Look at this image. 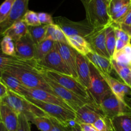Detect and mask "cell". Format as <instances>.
I'll return each mask as SVG.
<instances>
[{"label":"cell","instance_id":"1","mask_svg":"<svg viewBox=\"0 0 131 131\" xmlns=\"http://www.w3.org/2000/svg\"><path fill=\"white\" fill-rule=\"evenodd\" d=\"M4 72L16 78L26 86L39 88L56 95L45 79L44 70L35 59L24 60L20 63L7 69Z\"/></svg>","mask_w":131,"mask_h":131},{"label":"cell","instance_id":"2","mask_svg":"<svg viewBox=\"0 0 131 131\" xmlns=\"http://www.w3.org/2000/svg\"><path fill=\"white\" fill-rule=\"evenodd\" d=\"M84 6L86 20L95 28L110 26L112 23L109 6L103 0H80Z\"/></svg>","mask_w":131,"mask_h":131},{"label":"cell","instance_id":"3","mask_svg":"<svg viewBox=\"0 0 131 131\" xmlns=\"http://www.w3.org/2000/svg\"><path fill=\"white\" fill-rule=\"evenodd\" d=\"M2 102L11 107L18 115H24L29 122L37 116H49L42 110L26 99L24 96L17 94L8 89Z\"/></svg>","mask_w":131,"mask_h":131},{"label":"cell","instance_id":"4","mask_svg":"<svg viewBox=\"0 0 131 131\" xmlns=\"http://www.w3.org/2000/svg\"><path fill=\"white\" fill-rule=\"evenodd\" d=\"M90 84L88 89L92 101L100 106L102 100L109 93H111V88L101 73L90 62Z\"/></svg>","mask_w":131,"mask_h":131},{"label":"cell","instance_id":"5","mask_svg":"<svg viewBox=\"0 0 131 131\" xmlns=\"http://www.w3.org/2000/svg\"><path fill=\"white\" fill-rule=\"evenodd\" d=\"M24 97L29 102L39 107L49 117L56 119L64 125H70V122L75 121V113L72 110H69L59 105L33 99L29 97Z\"/></svg>","mask_w":131,"mask_h":131},{"label":"cell","instance_id":"6","mask_svg":"<svg viewBox=\"0 0 131 131\" xmlns=\"http://www.w3.org/2000/svg\"><path fill=\"white\" fill-rule=\"evenodd\" d=\"M53 19L54 24H57L67 37L78 35L86 38L95 29L86 20L75 22L64 17H56Z\"/></svg>","mask_w":131,"mask_h":131},{"label":"cell","instance_id":"7","mask_svg":"<svg viewBox=\"0 0 131 131\" xmlns=\"http://www.w3.org/2000/svg\"><path fill=\"white\" fill-rule=\"evenodd\" d=\"M43 75H44V78L46 82L52 88L55 94L60 97L63 101H65L75 113L84 104L93 102L92 100L83 98V97L75 94L74 92L69 90L67 88H64L58 83L54 81L53 80L49 79L48 77L46 76L44 74V72H43Z\"/></svg>","mask_w":131,"mask_h":131},{"label":"cell","instance_id":"8","mask_svg":"<svg viewBox=\"0 0 131 131\" xmlns=\"http://www.w3.org/2000/svg\"><path fill=\"white\" fill-rule=\"evenodd\" d=\"M44 74L49 79L56 82L69 90L74 92L75 94L83 98L92 100L88 89L85 88L78 79L72 75H65L56 72L47 70H44Z\"/></svg>","mask_w":131,"mask_h":131},{"label":"cell","instance_id":"9","mask_svg":"<svg viewBox=\"0 0 131 131\" xmlns=\"http://www.w3.org/2000/svg\"><path fill=\"white\" fill-rule=\"evenodd\" d=\"M105 116L113 119L115 116L131 113V106L125 102L120 101L113 92L109 93L100 104Z\"/></svg>","mask_w":131,"mask_h":131},{"label":"cell","instance_id":"10","mask_svg":"<svg viewBox=\"0 0 131 131\" xmlns=\"http://www.w3.org/2000/svg\"><path fill=\"white\" fill-rule=\"evenodd\" d=\"M37 61L38 65L44 70L72 75L70 70L59 53L56 45L47 56L40 61Z\"/></svg>","mask_w":131,"mask_h":131},{"label":"cell","instance_id":"11","mask_svg":"<svg viewBox=\"0 0 131 131\" xmlns=\"http://www.w3.org/2000/svg\"><path fill=\"white\" fill-rule=\"evenodd\" d=\"M102 117H106L99 105L95 102L84 104L75 112V122L77 124H92Z\"/></svg>","mask_w":131,"mask_h":131},{"label":"cell","instance_id":"12","mask_svg":"<svg viewBox=\"0 0 131 131\" xmlns=\"http://www.w3.org/2000/svg\"><path fill=\"white\" fill-rule=\"evenodd\" d=\"M21 95L24 97H29L33 99L42 101L43 102L59 105L69 110H72L69 107V105L58 96L54 95L47 91L39 88H29L25 86L24 90L22 92Z\"/></svg>","mask_w":131,"mask_h":131},{"label":"cell","instance_id":"13","mask_svg":"<svg viewBox=\"0 0 131 131\" xmlns=\"http://www.w3.org/2000/svg\"><path fill=\"white\" fill-rule=\"evenodd\" d=\"M107 26L95 28L94 31L91 33L85 39L90 45L91 48L93 52L111 60L106 48L105 31Z\"/></svg>","mask_w":131,"mask_h":131},{"label":"cell","instance_id":"14","mask_svg":"<svg viewBox=\"0 0 131 131\" xmlns=\"http://www.w3.org/2000/svg\"><path fill=\"white\" fill-rule=\"evenodd\" d=\"M29 0H15L11 12L8 19L0 24V36L14 23L23 19V17L28 10Z\"/></svg>","mask_w":131,"mask_h":131},{"label":"cell","instance_id":"15","mask_svg":"<svg viewBox=\"0 0 131 131\" xmlns=\"http://www.w3.org/2000/svg\"><path fill=\"white\" fill-rule=\"evenodd\" d=\"M55 45L61 58L70 70L72 76L78 79L76 63L77 51L68 43H63V42H55Z\"/></svg>","mask_w":131,"mask_h":131},{"label":"cell","instance_id":"16","mask_svg":"<svg viewBox=\"0 0 131 131\" xmlns=\"http://www.w3.org/2000/svg\"><path fill=\"white\" fill-rule=\"evenodd\" d=\"M15 56L24 60H32L35 56V43L28 33L15 42Z\"/></svg>","mask_w":131,"mask_h":131},{"label":"cell","instance_id":"17","mask_svg":"<svg viewBox=\"0 0 131 131\" xmlns=\"http://www.w3.org/2000/svg\"><path fill=\"white\" fill-rule=\"evenodd\" d=\"M0 120L9 131L17 130L19 115L2 101H0Z\"/></svg>","mask_w":131,"mask_h":131},{"label":"cell","instance_id":"18","mask_svg":"<svg viewBox=\"0 0 131 131\" xmlns=\"http://www.w3.org/2000/svg\"><path fill=\"white\" fill-rule=\"evenodd\" d=\"M76 63L78 79L85 88L88 89L90 84V61L86 57L76 52Z\"/></svg>","mask_w":131,"mask_h":131},{"label":"cell","instance_id":"19","mask_svg":"<svg viewBox=\"0 0 131 131\" xmlns=\"http://www.w3.org/2000/svg\"><path fill=\"white\" fill-rule=\"evenodd\" d=\"M107 84L110 86L113 93L122 102H126L127 95H131V87L124 82H120L110 74H102Z\"/></svg>","mask_w":131,"mask_h":131},{"label":"cell","instance_id":"20","mask_svg":"<svg viewBox=\"0 0 131 131\" xmlns=\"http://www.w3.org/2000/svg\"><path fill=\"white\" fill-rule=\"evenodd\" d=\"M86 57L102 74L110 75L113 70H114L111 60L101 56L93 51L88 53Z\"/></svg>","mask_w":131,"mask_h":131},{"label":"cell","instance_id":"21","mask_svg":"<svg viewBox=\"0 0 131 131\" xmlns=\"http://www.w3.org/2000/svg\"><path fill=\"white\" fill-rule=\"evenodd\" d=\"M28 33V26L23 19H21L16 21L12 25L10 26L5 31L1 36H9L12 38L14 42H16Z\"/></svg>","mask_w":131,"mask_h":131},{"label":"cell","instance_id":"22","mask_svg":"<svg viewBox=\"0 0 131 131\" xmlns=\"http://www.w3.org/2000/svg\"><path fill=\"white\" fill-rule=\"evenodd\" d=\"M68 44L70 45L74 49L81 54L86 56L88 53L92 52V49L86 40L83 37L78 35L66 36Z\"/></svg>","mask_w":131,"mask_h":131},{"label":"cell","instance_id":"23","mask_svg":"<svg viewBox=\"0 0 131 131\" xmlns=\"http://www.w3.org/2000/svg\"><path fill=\"white\" fill-rule=\"evenodd\" d=\"M55 42L51 39H44L35 44V60L40 61L43 59L52 51Z\"/></svg>","mask_w":131,"mask_h":131},{"label":"cell","instance_id":"24","mask_svg":"<svg viewBox=\"0 0 131 131\" xmlns=\"http://www.w3.org/2000/svg\"><path fill=\"white\" fill-rule=\"evenodd\" d=\"M0 80L6 86L9 90L21 95L25 86L19 79L8 73L3 72L0 78Z\"/></svg>","mask_w":131,"mask_h":131},{"label":"cell","instance_id":"25","mask_svg":"<svg viewBox=\"0 0 131 131\" xmlns=\"http://www.w3.org/2000/svg\"><path fill=\"white\" fill-rule=\"evenodd\" d=\"M111 123L114 131H131V113L115 116Z\"/></svg>","mask_w":131,"mask_h":131},{"label":"cell","instance_id":"26","mask_svg":"<svg viewBox=\"0 0 131 131\" xmlns=\"http://www.w3.org/2000/svg\"><path fill=\"white\" fill-rule=\"evenodd\" d=\"M44 39H51L55 42L68 43L66 35L61 28L56 24L47 25V32Z\"/></svg>","mask_w":131,"mask_h":131},{"label":"cell","instance_id":"27","mask_svg":"<svg viewBox=\"0 0 131 131\" xmlns=\"http://www.w3.org/2000/svg\"><path fill=\"white\" fill-rule=\"evenodd\" d=\"M111 61L113 69L118 74L124 83L131 87V67L120 65L113 59Z\"/></svg>","mask_w":131,"mask_h":131},{"label":"cell","instance_id":"28","mask_svg":"<svg viewBox=\"0 0 131 131\" xmlns=\"http://www.w3.org/2000/svg\"><path fill=\"white\" fill-rule=\"evenodd\" d=\"M24 59L19 58L17 56H10L5 55L0 49V78L3 73L7 69L20 63Z\"/></svg>","mask_w":131,"mask_h":131},{"label":"cell","instance_id":"29","mask_svg":"<svg viewBox=\"0 0 131 131\" xmlns=\"http://www.w3.org/2000/svg\"><path fill=\"white\" fill-rule=\"evenodd\" d=\"M105 34H106V48L111 59H112L115 52L116 38L115 37V30L113 27L111 26V24L106 28Z\"/></svg>","mask_w":131,"mask_h":131},{"label":"cell","instance_id":"30","mask_svg":"<svg viewBox=\"0 0 131 131\" xmlns=\"http://www.w3.org/2000/svg\"><path fill=\"white\" fill-rule=\"evenodd\" d=\"M47 25L42 24L38 26H28L29 33L35 44L44 40L47 32Z\"/></svg>","mask_w":131,"mask_h":131},{"label":"cell","instance_id":"31","mask_svg":"<svg viewBox=\"0 0 131 131\" xmlns=\"http://www.w3.org/2000/svg\"><path fill=\"white\" fill-rule=\"evenodd\" d=\"M0 49L5 55L15 56V42L9 36H4L0 42Z\"/></svg>","mask_w":131,"mask_h":131},{"label":"cell","instance_id":"32","mask_svg":"<svg viewBox=\"0 0 131 131\" xmlns=\"http://www.w3.org/2000/svg\"><path fill=\"white\" fill-rule=\"evenodd\" d=\"M31 122L35 125L40 131H52V123L48 116H37Z\"/></svg>","mask_w":131,"mask_h":131},{"label":"cell","instance_id":"33","mask_svg":"<svg viewBox=\"0 0 131 131\" xmlns=\"http://www.w3.org/2000/svg\"><path fill=\"white\" fill-rule=\"evenodd\" d=\"M15 0H5L0 5V24L5 21L10 15Z\"/></svg>","mask_w":131,"mask_h":131},{"label":"cell","instance_id":"34","mask_svg":"<svg viewBox=\"0 0 131 131\" xmlns=\"http://www.w3.org/2000/svg\"><path fill=\"white\" fill-rule=\"evenodd\" d=\"M98 131H114L111 119L107 117L99 118L93 124Z\"/></svg>","mask_w":131,"mask_h":131},{"label":"cell","instance_id":"35","mask_svg":"<svg viewBox=\"0 0 131 131\" xmlns=\"http://www.w3.org/2000/svg\"><path fill=\"white\" fill-rule=\"evenodd\" d=\"M28 26H38L42 25L38 19V13L28 10L23 18Z\"/></svg>","mask_w":131,"mask_h":131},{"label":"cell","instance_id":"36","mask_svg":"<svg viewBox=\"0 0 131 131\" xmlns=\"http://www.w3.org/2000/svg\"><path fill=\"white\" fill-rule=\"evenodd\" d=\"M131 0L121 1V0H111L109 5V14L110 16H113L118 12L125 5L130 3Z\"/></svg>","mask_w":131,"mask_h":131},{"label":"cell","instance_id":"37","mask_svg":"<svg viewBox=\"0 0 131 131\" xmlns=\"http://www.w3.org/2000/svg\"><path fill=\"white\" fill-rule=\"evenodd\" d=\"M111 26H112L114 28L115 37H116V39L122 40L125 41L127 43H130L131 40L130 37H129V35H128L126 32L124 31L120 28V26L118 25V24L112 22Z\"/></svg>","mask_w":131,"mask_h":131},{"label":"cell","instance_id":"38","mask_svg":"<svg viewBox=\"0 0 131 131\" xmlns=\"http://www.w3.org/2000/svg\"><path fill=\"white\" fill-rule=\"evenodd\" d=\"M112 59L115 60L118 63L120 64V65L131 67L130 61H129L127 56L125 53L124 50H122V51H118V52H115L114 54L113 57Z\"/></svg>","mask_w":131,"mask_h":131},{"label":"cell","instance_id":"39","mask_svg":"<svg viewBox=\"0 0 131 131\" xmlns=\"http://www.w3.org/2000/svg\"><path fill=\"white\" fill-rule=\"evenodd\" d=\"M17 131H31L30 122L24 115H19V124Z\"/></svg>","mask_w":131,"mask_h":131},{"label":"cell","instance_id":"40","mask_svg":"<svg viewBox=\"0 0 131 131\" xmlns=\"http://www.w3.org/2000/svg\"><path fill=\"white\" fill-rule=\"evenodd\" d=\"M130 5H131V2L130 3L125 5V6H124L122 9H121L118 12H117L116 14H115L114 15L111 16V20H112V22L116 23V22L119 21V20H121L122 19H123V18H124V17L127 14V13L129 12V10H130Z\"/></svg>","mask_w":131,"mask_h":131},{"label":"cell","instance_id":"41","mask_svg":"<svg viewBox=\"0 0 131 131\" xmlns=\"http://www.w3.org/2000/svg\"><path fill=\"white\" fill-rule=\"evenodd\" d=\"M52 123V131H72L70 125H64L57 120L50 117Z\"/></svg>","mask_w":131,"mask_h":131},{"label":"cell","instance_id":"42","mask_svg":"<svg viewBox=\"0 0 131 131\" xmlns=\"http://www.w3.org/2000/svg\"><path fill=\"white\" fill-rule=\"evenodd\" d=\"M38 19L41 24H44V25H51V24H54V19L51 15L44 12H39L38 13Z\"/></svg>","mask_w":131,"mask_h":131},{"label":"cell","instance_id":"43","mask_svg":"<svg viewBox=\"0 0 131 131\" xmlns=\"http://www.w3.org/2000/svg\"><path fill=\"white\" fill-rule=\"evenodd\" d=\"M116 23H118V24H125V25L131 26V5L130 10H129L127 14L123 19H122L121 20H120L119 21L116 22Z\"/></svg>","mask_w":131,"mask_h":131},{"label":"cell","instance_id":"44","mask_svg":"<svg viewBox=\"0 0 131 131\" xmlns=\"http://www.w3.org/2000/svg\"><path fill=\"white\" fill-rule=\"evenodd\" d=\"M129 43H127L125 41L120 39H116V46H115V52H118V51H122L124 49V47L127 46Z\"/></svg>","mask_w":131,"mask_h":131},{"label":"cell","instance_id":"45","mask_svg":"<svg viewBox=\"0 0 131 131\" xmlns=\"http://www.w3.org/2000/svg\"><path fill=\"white\" fill-rule=\"evenodd\" d=\"M8 91V88L0 80V101H2L3 99L6 95Z\"/></svg>","mask_w":131,"mask_h":131},{"label":"cell","instance_id":"46","mask_svg":"<svg viewBox=\"0 0 131 131\" xmlns=\"http://www.w3.org/2000/svg\"><path fill=\"white\" fill-rule=\"evenodd\" d=\"M83 131H98L92 124H78Z\"/></svg>","mask_w":131,"mask_h":131},{"label":"cell","instance_id":"47","mask_svg":"<svg viewBox=\"0 0 131 131\" xmlns=\"http://www.w3.org/2000/svg\"><path fill=\"white\" fill-rule=\"evenodd\" d=\"M124 51L125 52V53L126 54V55L127 56L128 58H129V61H130V64H131V43H128L125 47H124Z\"/></svg>","mask_w":131,"mask_h":131},{"label":"cell","instance_id":"48","mask_svg":"<svg viewBox=\"0 0 131 131\" xmlns=\"http://www.w3.org/2000/svg\"><path fill=\"white\" fill-rule=\"evenodd\" d=\"M117 24H118V23H117ZM118 25L120 26V28H121L124 31H125L128 35H129V36L130 37L131 40V26L125 25V24H118Z\"/></svg>","mask_w":131,"mask_h":131},{"label":"cell","instance_id":"49","mask_svg":"<svg viewBox=\"0 0 131 131\" xmlns=\"http://www.w3.org/2000/svg\"><path fill=\"white\" fill-rule=\"evenodd\" d=\"M72 131H83L81 129L80 127H79V125H78L77 123H75V124L72 127Z\"/></svg>","mask_w":131,"mask_h":131},{"label":"cell","instance_id":"50","mask_svg":"<svg viewBox=\"0 0 131 131\" xmlns=\"http://www.w3.org/2000/svg\"><path fill=\"white\" fill-rule=\"evenodd\" d=\"M0 131H9L0 120Z\"/></svg>","mask_w":131,"mask_h":131},{"label":"cell","instance_id":"51","mask_svg":"<svg viewBox=\"0 0 131 131\" xmlns=\"http://www.w3.org/2000/svg\"><path fill=\"white\" fill-rule=\"evenodd\" d=\"M103 1H104V2L106 3L107 4V5H108V6H109V5H110V2H111V0H103Z\"/></svg>","mask_w":131,"mask_h":131},{"label":"cell","instance_id":"52","mask_svg":"<svg viewBox=\"0 0 131 131\" xmlns=\"http://www.w3.org/2000/svg\"><path fill=\"white\" fill-rule=\"evenodd\" d=\"M121 1H127V0H121Z\"/></svg>","mask_w":131,"mask_h":131},{"label":"cell","instance_id":"53","mask_svg":"<svg viewBox=\"0 0 131 131\" xmlns=\"http://www.w3.org/2000/svg\"><path fill=\"white\" fill-rule=\"evenodd\" d=\"M0 37H1V36H0Z\"/></svg>","mask_w":131,"mask_h":131}]
</instances>
